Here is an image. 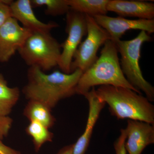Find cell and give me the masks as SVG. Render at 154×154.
<instances>
[{
    "mask_svg": "<svg viewBox=\"0 0 154 154\" xmlns=\"http://www.w3.org/2000/svg\"><path fill=\"white\" fill-rule=\"evenodd\" d=\"M32 33L16 19L10 18L0 28V62L8 61Z\"/></svg>",
    "mask_w": 154,
    "mask_h": 154,
    "instance_id": "obj_9",
    "label": "cell"
},
{
    "mask_svg": "<svg viewBox=\"0 0 154 154\" xmlns=\"http://www.w3.org/2000/svg\"><path fill=\"white\" fill-rule=\"evenodd\" d=\"M10 7L12 18L33 33H50L52 29L59 26L55 22L45 23L39 21L34 14L30 0L12 1Z\"/></svg>",
    "mask_w": 154,
    "mask_h": 154,
    "instance_id": "obj_11",
    "label": "cell"
},
{
    "mask_svg": "<svg viewBox=\"0 0 154 154\" xmlns=\"http://www.w3.org/2000/svg\"><path fill=\"white\" fill-rule=\"evenodd\" d=\"M73 144L62 148L57 154H72Z\"/></svg>",
    "mask_w": 154,
    "mask_h": 154,
    "instance_id": "obj_23",
    "label": "cell"
},
{
    "mask_svg": "<svg viewBox=\"0 0 154 154\" xmlns=\"http://www.w3.org/2000/svg\"><path fill=\"white\" fill-rule=\"evenodd\" d=\"M19 97V88L9 87L7 81L0 73V116H7L11 113Z\"/></svg>",
    "mask_w": 154,
    "mask_h": 154,
    "instance_id": "obj_16",
    "label": "cell"
},
{
    "mask_svg": "<svg viewBox=\"0 0 154 154\" xmlns=\"http://www.w3.org/2000/svg\"><path fill=\"white\" fill-rule=\"evenodd\" d=\"M96 22L104 28L114 43L120 38L127 31L140 30L152 34L154 32V19H129L124 17H112L107 15L93 17Z\"/></svg>",
    "mask_w": 154,
    "mask_h": 154,
    "instance_id": "obj_8",
    "label": "cell"
},
{
    "mask_svg": "<svg viewBox=\"0 0 154 154\" xmlns=\"http://www.w3.org/2000/svg\"><path fill=\"white\" fill-rule=\"evenodd\" d=\"M0 154H21L20 152L11 148L3 143L0 139Z\"/></svg>",
    "mask_w": 154,
    "mask_h": 154,
    "instance_id": "obj_22",
    "label": "cell"
},
{
    "mask_svg": "<svg viewBox=\"0 0 154 154\" xmlns=\"http://www.w3.org/2000/svg\"><path fill=\"white\" fill-rule=\"evenodd\" d=\"M51 111V109L45 104L30 100L24 108L23 114L30 122H38L49 129L54 125L56 122Z\"/></svg>",
    "mask_w": 154,
    "mask_h": 154,
    "instance_id": "obj_14",
    "label": "cell"
},
{
    "mask_svg": "<svg viewBox=\"0 0 154 154\" xmlns=\"http://www.w3.org/2000/svg\"><path fill=\"white\" fill-rule=\"evenodd\" d=\"M13 123V119L9 116H0V139L1 140L8 136Z\"/></svg>",
    "mask_w": 154,
    "mask_h": 154,
    "instance_id": "obj_20",
    "label": "cell"
},
{
    "mask_svg": "<svg viewBox=\"0 0 154 154\" xmlns=\"http://www.w3.org/2000/svg\"><path fill=\"white\" fill-rule=\"evenodd\" d=\"M151 40L148 33L141 31L133 39L120 40L115 43L121 56V69L126 79L139 93H144L152 102L154 101V88L144 78L139 63L142 46L144 42Z\"/></svg>",
    "mask_w": 154,
    "mask_h": 154,
    "instance_id": "obj_4",
    "label": "cell"
},
{
    "mask_svg": "<svg viewBox=\"0 0 154 154\" xmlns=\"http://www.w3.org/2000/svg\"><path fill=\"white\" fill-rule=\"evenodd\" d=\"M120 135L114 144V149L116 154H127L125 143L126 140V135L125 129H121Z\"/></svg>",
    "mask_w": 154,
    "mask_h": 154,
    "instance_id": "obj_21",
    "label": "cell"
},
{
    "mask_svg": "<svg viewBox=\"0 0 154 154\" xmlns=\"http://www.w3.org/2000/svg\"><path fill=\"white\" fill-rule=\"evenodd\" d=\"M61 44L49 33H32L18 50L28 65L45 72L58 66Z\"/></svg>",
    "mask_w": 154,
    "mask_h": 154,
    "instance_id": "obj_5",
    "label": "cell"
},
{
    "mask_svg": "<svg viewBox=\"0 0 154 154\" xmlns=\"http://www.w3.org/2000/svg\"><path fill=\"white\" fill-rule=\"evenodd\" d=\"M12 1L0 0V28L12 17L10 7Z\"/></svg>",
    "mask_w": 154,
    "mask_h": 154,
    "instance_id": "obj_19",
    "label": "cell"
},
{
    "mask_svg": "<svg viewBox=\"0 0 154 154\" xmlns=\"http://www.w3.org/2000/svg\"><path fill=\"white\" fill-rule=\"evenodd\" d=\"M30 3L33 8L45 6V14L54 17L66 14L70 10L66 0H30Z\"/></svg>",
    "mask_w": 154,
    "mask_h": 154,
    "instance_id": "obj_18",
    "label": "cell"
},
{
    "mask_svg": "<svg viewBox=\"0 0 154 154\" xmlns=\"http://www.w3.org/2000/svg\"><path fill=\"white\" fill-rule=\"evenodd\" d=\"M125 130L126 135L125 147L128 154H141L148 146L154 143V125L128 120Z\"/></svg>",
    "mask_w": 154,
    "mask_h": 154,
    "instance_id": "obj_10",
    "label": "cell"
},
{
    "mask_svg": "<svg viewBox=\"0 0 154 154\" xmlns=\"http://www.w3.org/2000/svg\"><path fill=\"white\" fill-rule=\"evenodd\" d=\"M25 131L32 138L36 152L39 151L45 143L52 142L54 137V134L50 131L49 128L35 122H30L25 128Z\"/></svg>",
    "mask_w": 154,
    "mask_h": 154,
    "instance_id": "obj_17",
    "label": "cell"
},
{
    "mask_svg": "<svg viewBox=\"0 0 154 154\" xmlns=\"http://www.w3.org/2000/svg\"><path fill=\"white\" fill-rule=\"evenodd\" d=\"M87 37L79 45L75 52L71 66V72L80 69L87 70L98 59L97 54L100 47L110 38L107 31L91 16L86 15Z\"/></svg>",
    "mask_w": 154,
    "mask_h": 154,
    "instance_id": "obj_6",
    "label": "cell"
},
{
    "mask_svg": "<svg viewBox=\"0 0 154 154\" xmlns=\"http://www.w3.org/2000/svg\"><path fill=\"white\" fill-rule=\"evenodd\" d=\"M82 73L78 69L70 74L58 70L46 74L37 67H30L28 83L22 92L28 100L41 102L52 109L60 100L76 94L77 84Z\"/></svg>",
    "mask_w": 154,
    "mask_h": 154,
    "instance_id": "obj_1",
    "label": "cell"
},
{
    "mask_svg": "<svg viewBox=\"0 0 154 154\" xmlns=\"http://www.w3.org/2000/svg\"><path fill=\"white\" fill-rule=\"evenodd\" d=\"M107 11L114 12L122 17H136L139 19H153L154 4L149 2L127 0H109Z\"/></svg>",
    "mask_w": 154,
    "mask_h": 154,
    "instance_id": "obj_13",
    "label": "cell"
},
{
    "mask_svg": "<svg viewBox=\"0 0 154 154\" xmlns=\"http://www.w3.org/2000/svg\"><path fill=\"white\" fill-rule=\"evenodd\" d=\"M89 103V113L87 124L83 134L73 144L72 154H85L91 140L93 130L99 115L105 105L96 96V89L93 88L84 96Z\"/></svg>",
    "mask_w": 154,
    "mask_h": 154,
    "instance_id": "obj_12",
    "label": "cell"
},
{
    "mask_svg": "<svg viewBox=\"0 0 154 154\" xmlns=\"http://www.w3.org/2000/svg\"><path fill=\"white\" fill-rule=\"evenodd\" d=\"M70 9L94 17L106 15L109 0H66Z\"/></svg>",
    "mask_w": 154,
    "mask_h": 154,
    "instance_id": "obj_15",
    "label": "cell"
},
{
    "mask_svg": "<svg viewBox=\"0 0 154 154\" xmlns=\"http://www.w3.org/2000/svg\"><path fill=\"white\" fill-rule=\"evenodd\" d=\"M96 93L100 101L109 105L110 113L118 119L154 125V105L142 94L128 88L111 85L100 86Z\"/></svg>",
    "mask_w": 154,
    "mask_h": 154,
    "instance_id": "obj_3",
    "label": "cell"
},
{
    "mask_svg": "<svg viewBox=\"0 0 154 154\" xmlns=\"http://www.w3.org/2000/svg\"><path fill=\"white\" fill-rule=\"evenodd\" d=\"M66 31L68 36L61 46L59 67L61 72L71 73V66L75 52L87 34L86 15L70 9L66 14Z\"/></svg>",
    "mask_w": 154,
    "mask_h": 154,
    "instance_id": "obj_7",
    "label": "cell"
},
{
    "mask_svg": "<svg viewBox=\"0 0 154 154\" xmlns=\"http://www.w3.org/2000/svg\"><path fill=\"white\" fill-rule=\"evenodd\" d=\"M118 53L116 43L110 39L107 40L103 45L99 57L80 77L76 89V94L84 96L95 86L111 85L128 88L142 94L125 76Z\"/></svg>",
    "mask_w": 154,
    "mask_h": 154,
    "instance_id": "obj_2",
    "label": "cell"
}]
</instances>
